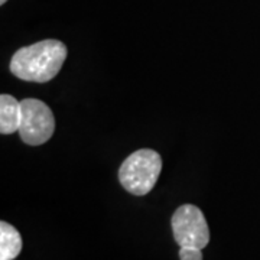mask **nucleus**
<instances>
[{
  "instance_id": "8",
  "label": "nucleus",
  "mask_w": 260,
  "mask_h": 260,
  "mask_svg": "<svg viewBox=\"0 0 260 260\" xmlns=\"http://www.w3.org/2000/svg\"><path fill=\"white\" fill-rule=\"evenodd\" d=\"M6 2H8V0H0V5H5Z\"/></svg>"
},
{
  "instance_id": "6",
  "label": "nucleus",
  "mask_w": 260,
  "mask_h": 260,
  "mask_svg": "<svg viewBox=\"0 0 260 260\" xmlns=\"http://www.w3.org/2000/svg\"><path fill=\"white\" fill-rule=\"evenodd\" d=\"M22 250V237L6 221L0 223V260H15Z\"/></svg>"
},
{
  "instance_id": "1",
  "label": "nucleus",
  "mask_w": 260,
  "mask_h": 260,
  "mask_svg": "<svg viewBox=\"0 0 260 260\" xmlns=\"http://www.w3.org/2000/svg\"><path fill=\"white\" fill-rule=\"evenodd\" d=\"M67 58V47L61 41L45 39L15 52L9 70L15 77L29 83H48L61 71Z\"/></svg>"
},
{
  "instance_id": "3",
  "label": "nucleus",
  "mask_w": 260,
  "mask_h": 260,
  "mask_svg": "<svg viewBox=\"0 0 260 260\" xmlns=\"http://www.w3.org/2000/svg\"><path fill=\"white\" fill-rule=\"evenodd\" d=\"M20 139L30 146L47 143L55 130V119L52 110L38 99H25L20 102Z\"/></svg>"
},
{
  "instance_id": "2",
  "label": "nucleus",
  "mask_w": 260,
  "mask_h": 260,
  "mask_svg": "<svg viewBox=\"0 0 260 260\" xmlns=\"http://www.w3.org/2000/svg\"><path fill=\"white\" fill-rule=\"evenodd\" d=\"M162 171V158L152 149H140L124 159L119 169L121 186L133 195H146L152 191Z\"/></svg>"
},
{
  "instance_id": "4",
  "label": "nucleus",
  "mask_w": 260,
  "mask_h": 260,
  "mask_svg": "<svg viewBox=\"0 0 260 260\" xmlns=\"http://www.w3.org/2000/svg\"><path fill=\"white\" fill-rule=\"evenodd\" d=\"M171 225L174 237L181 247L204 249L210 242L208 224L197 205H181L172 215Z\"/></svg>"
},
{
  "instance_id": "5",
  "label": "nucleus",
  "mask_w": 260,
  "mask_h": 260,
  "mask_svg": "<svg viewBox=\"0 0 260 260\" xmlns=\"http://www.w3.org/2000/svg\"><path fill=\"white\" fill-rule=\"evenodd\" d=\"M22 119V107L10 94L0 95V132L2 135H12L19 132Z\"/></svg>"
},
{
  "instance_id": "7",
  "label": "nucleus",
  "mask_w": 260,
  "mask_h": 260,
  "mask_svg": "<svg viewBox=\"0 0 260 260\" xmlns=\"http://www.w3.org/2000/svg\"><path fill=\"white\" fill-rule=\"evenodd\" d=\"M181 260H203V249L198 247H181L179 249Z\"/></svg>"
}]
</instances>
